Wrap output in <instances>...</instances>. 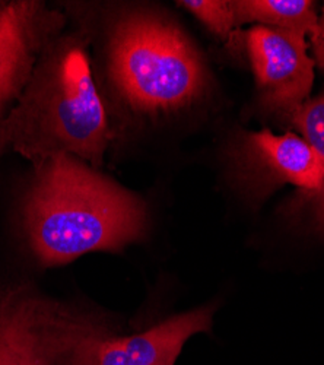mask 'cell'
I'll return each instance as SVG.
<instances>
[{
    "label": "cell",
    "mask_w": 324,
    "mask_h": 365,
    "mask_svg": "<svg viewBox=\"0 0 324 365\" xmlns=\"http://www.w3.org/2000/svg\"><path fill=\"white\" fill-rule=\"evenodd\" d=\"M88 41L90 65L110 128L115 118L157 125L209 97L208 63L184 29L148 5L58 4Z\"/></svg>",
    "instance_id": "obj_1"
},
{
    "label": "cell",
    "mask_w": 324,
    "mask_h": 365,
    "mask_svg": "<svg viewBox=\"0 0 324 365\" xmlns=\"http://www.w3.org/2000/svg\"><path fill=\"white\" fill-rule=\"evenodd\" d=\"M26 249L43 267L119 253L150 231L145 200L103 170L57 155L31 165L18 200Z\"/></svg>",
    "instance_id": "obj_2"
},
{
    "label": "cell",
    "mask_w": 324,
    "mask_h": 365,
    "mask_svg": "<svg viewBox=\"0 0 324 365\" xmlns=\"http://www.w3.org/2000/svg\"><path fill=\"white\" fill-rule=\"evenodd\" d=\"M111 145L86 37L69 24L46 47L22 96L0 123V158L15 154L37 165L72 155L103 170Z\"/></svg>",
    "instance_id": "obj_3"
},
{
    "label": "cell",
    "mask_w": 324,
    "mask_h": 365,
    "mask_svg": "<svg viewBox=\"0 0 324 365\" xmlns=\"http://www.w3.org/2000/svg\"><path fill=\"white\" fill-rule=\"evenodd\" d=\"M103 314L29 284L0 288V365H97Z\"/></svg>",
    "instance_id": "obj_4"
},
{
    "label": "cell",
    "mask_w": 324,
    "mask_h": 365,
    "mask_svg": "<svg viewBox=\"0 0 324 365\" xmlns=\"http://www.w3.org/2000/svg\"><path fill=\"white\" fill-rule=\"evenodd\" d=\"M68 25L61 5L43 0L0 5V123L22 96L46 47Z\"/></svg>",
    "instance_id": "obj_5"
},
{
    "label": "cell",
    "mask_w": 324,
    "mask_h": 365,
    "mask_svg": "<svg viewBox=\"0 0 324 365\" xmlns=\"http://www.w3.org/2000/svg\"><path fill=\"white\" fill-rule=\"evenodd\" d=\"M266 107L291 120L307 101L314 82V62L305 37L256 25L243 36Z\"/></svg>",
    "instance_id": "obj_6"
},
{
    "label": "cell",
    "mask_w": 324,
    "mask_h": 365,
    "mask_svg": "<svg viewBox=\"0 0 324 365\" xmlns=\"http://www.w3.org/2000/svg\"><path fill=\"white\" fill-rule=\"evenodd\" d=\"M234 158L254 187L292 185L308 196L320 189L324 175L317 150L303 136L293 133L260 130L243 135L234 149Z\"/></svg>",
    "instance_id": "obj_7"
},
{
    "label": "cell",
    "mask_w": 324,
    "mask_h": 365,
    "mask_svg": "<svg viewBox=\"0 0 324 365\" xmlns=\"http://www.w3.org/2000/svg\"><path fill=\"white\" fill-rule=\"evenodd\" d=\"M214 314L212 306H203L133 334H119L111 327L98 345L97 365H175L190 338L211 331Z\"/></svg>",
    "instance_id": "obj_8"
},
{
    "label": "cell",
    "mask_w": 324,
    "mask_h": 365,
    "mask_svg": "<svg viewBox=\"0 0 324 365\" xmlns=\"http://www.w3.org/2000/svg\"><path fill=\"white\" fill-rule=\"evenodd\" d=\"M239 26L256 22L300 36L314 34L318 16L310 0H232Z\"/></svg>",
    "instance_id": "obj_9"
},
{
    "label": "cell",
    "mask_w": 324,
    "mask_h": 365,
    "mask_svg": "<svg viewBox=\"0 0 324 365\" xmlns=\"http://www.w3.org/2000/svg\"><path fill=\"white\" fill-rule=\"evenodd\" d=\"M291 123L296 126L301 136L317 150L324 165V91L313 100H308L296 114L291 117ZM311 203L314 221L320 231L324 232V175L320 189L307 196Z\"/></svg>",
    "instance_id": "obj_10"
},
{
    "label": "cell",
    "mask_w": 324,
    "mask_h": 365,
    "mask_svg": "<svg viewBox=\"0 0 324 365\" xmlns=\"http://www.w3.org/2000/svg\"><path fill=\"white\" fill-rule=\"evenodd\" d=\"M177 6L192 14L219 40H232L234 29L239 28L232 0H180Z\"/></svg>",
    "instance_id": "obj_11"
},
{
    "label": "cell",
    "mask_w": 324,
    "mask_h": 365,
    "mask_svg": "<svg viewBox=\"0 0 324 365\" xmlns=\"http://www.w3.org/2000/svg\"><path fill=\"white\" fill-rule=\"evenodd\" d=\"M313 44H314V56L318 66L324 71V9L321 16L318 18V25L315 33L313 34Z\"/></svg>",
    "instance_id": "obj_12"
},
{
    "label": "cell",
    "mask_w": 324,
    "mask_h": 365,
    "mask_svg": "<svg viewBox=\"0 0 324 365\" xmlns=\"http://www.w3.org/2000/svg\"><path fill=\"white\" fill-rule=\"evenodd\" d=\"M0 5H2V4H0Z\"/></svg>",
    "instance_id": "obj_13"
}]
</instances>
